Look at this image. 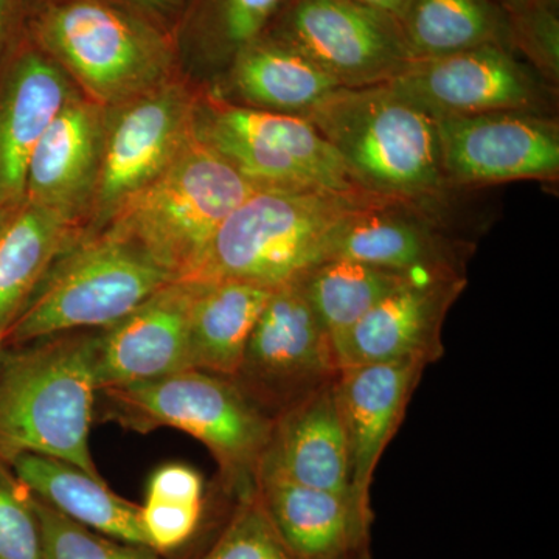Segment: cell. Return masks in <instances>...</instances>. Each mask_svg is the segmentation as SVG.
Returning <instances> with one entry per match:
<instances>
[{
  "instance_id": "f546056e",
  "label": "cell",
  "mask_w": 559,
  "mask_h": 559,
  "mask_svg": "<svg viewBox=\"0 0 559 559\" xmlns=\"http://www.w3.org/2000/svg\"><path fill=\"white\" fill-rule=\"evenodd\" d=\"M43 539L33 496L0 459V559H40Z\"/></svg>"
},
{
  "instance_id": "4dcf8cb0",
  "label": "cell",
  "mask_w": 559,
  "mask_h": 559,
  "mask_svg": "<svg viewBox=\"0 0 559 559\" xmlns=\"http://www.w3.org/2000/svg\"><path fill=\"white\" fill-rule=\"evenodd\" d=\"M558 5L549 0H532L516 11H510L513 43L527 51L536 69L550 81L559 73Z\"/></svg>"
},
{
  "instance_id": "83f0119b",
  "label": "cell",
  "mask_w": 559,
  "mask_h": 559,
  "mask_svg": "<svg viewBox=\"0 0 559 559\" xmlns=\"http://www.w3.org/2000/svg\"><path fill=\"white\" fill-rule=\"evenodd\" d=\"M33 500L43 539L40 559H165L148 546L110 538L70 521L35 496Z\"/></svg>"
},
{
  "instance_id": "3957f363",
  "label": "cell",
  "mask_w": 559,
  "mask_h": 559,
  "mask_svg": "<svg viewBox=\"0 0 559 559\" xmlns=\"http://www.w3.org/2000/svg\"><path fill=\"white\" fill-rule=\"evenodd\" d=\"M377 198L362 190H255L224 221L189 280L272 289L294 282L329 259L342 224Z\"/></svg>"
},
{
  "instance_id": "44dd1931",
  "label": "cell",
  "mask_w": 559,
  "mask_h": 559,
  "mask_svg": "<svg viewBox=\"0 0 559 559\" xmlns=\"http://www.w3.org/2000/svg\"><path fill=\"white\" fill-rule=\"evenodd\" d=\"M257 495L275 530L297 559H356L370 546L373 516L347 495L261 476Z\"/></svg>"
},
{
  "instance_id": "ab89813d",
  "label": "cell",
  "mask_w": 559,
  "mask_h": 559,
  "mask_svg": "<svg viewBox=\"0 0 559 559\" xmlns=\"http://www.w3.org/2000/svg\"><path fill=\"white\" fill-rule=\"evenodd\" d=\"M3 352H5V340H3V334H0V359H2Z\"/></svg>"
},
{
  "instance_id": "f35d334b",
  "label": "cell",
  "mask_w": 559,
  "mask_h": 559,
  "mask_svg": "<svg viewBox=\"0 0 559 559\" xmlns=\"http://www.w3.org/2000/svg\"><path fill=\"white\" fill-rule=\"evenodd\" d=\"M356 559H373V557H371L370 546H367L366 549H362Z\"/></svg>"
},
{
  "instance_id": "d6a6232c",
  "label": "cell",
  "mask_w": 559,
  "mask_h": 559,
  "mask_svg": "<svg viewBox=\"0 0 559 559\" xmlns=\"http://www.w3.org/2000/svg\"><path fill=\"white\" fill-rule=\"evenodd\" d=\"M283 0H218L215 39L219 53L231 58L253 40L282 5Z\"/></svg>"
},
{
  "instance_id": "52a82bcc",
  "label": "cell",
  "mask_w": 559,
  "mask_h": 559,
  "mask_svg": "<svg viewBox=\"0 0 559 559\" xmlns=\"http://www.w3.org/2000/svg\"><path fill=\"white\" fill-rule=\"evenodd\" d=\"M40 38L87 98L110 108L160 86L167 44L148 25L100 0H70L47 11Z\"/></svg>"
},
{
  "instance_id": "e575fe53",
  "label": "cell",
  "mask_w": 559,
  "mask_h": 559,
  "mask_svg": "<svg viewBox=\"0 0 559 559\" xmlns=\"http://www.w3.org/2000/svg\"><path fill=\"white\" fill-rule=\"evenodd\" d=\"M355 2L371 7L374 10L384 11V13L401 21L403 14L406 13L407 7H409L411 0H355Z\"/></svg>"
},
{
  "instance_id": "2e32d148",
  "label": "cell",
  "mask_w": 559,
  "mask_h": 559,
  "mask_svg": "<svg viewBox=\"0 0 559 559\" xmlns=\"http://www.w3.org/2000/svg\"><path fill=\"white\" fill-rule=\"evenodd\" d=\"M190 280H175L108 329L97 330L98 389L159 380L190 369Z\"/></svg>"
},
{
  "instance_id": "d590c367",
  "label": "cell",
  "mask_w": 559,
  "mask_h": 559,
  "mask_svg": "<svg viewBox=\"0 0 559 559\" xmlns=\"http://www.w3.org/2000/svg\"><path fill=\"white\" fill-rule=\"evenodd\" d=\"M10 11L11 0H0V47H2L7 31H9Z\"/></svg>"
},
{
  "instance_id": "9a60e30c",
  "label": "cell",
  "mask_w": 559,
  "mask_h": 559,
  "mask_svg": "<svg viewBox=\"0 0 559 559\" xmlns=\"http://www.w3.org/2000/svg\"><path fill=\"white\" fill-rule=\"evenodd\" d=\"M466 277L412 280L333 341L341 370L367 364L443 358L441 329Z\"/></svg>"
},
{
  "instance_id": "7402d4cb",
  "label": "cell",
  "mask_w": 559,
  "mask_h": 559,
  "mask_svg": "<svg viewBox=\"0 0 559 559\" xmlns=\"http://www.w3.org/2000/svg\"><path fill=\"white\" fill-rule=\"evenodd\" d=\"M9 463L31 495L62 516L110 538L148 546L142 507L114 492L103 477L91 476L64 460L28 452Z\"/></svg>"
},
{
  "instance_id": "74e56055",
  "label": "cell",
  "mask_w": 559,
  "mask_h": 559,
  "mask_svg": "<svg viewBox=\"0 0 559 559\" xmlns=\"http://www.w3.org/2000/svg\"><path fill=\"white\" fill-rule=\"evenodd\" d=\"M500 2L507 7V10H509L510 13V11L522 9V7L527 5V3L532 2V0H500Z\"/></svg>"
},
{
  "instance_id": "6da1fadb",
  "label": "cell",
  "mask_w": 559,
  "mask_h": 559,
  "mask_svg": "<svg viewBox=\"0 0 559 559\" xmlns=\"http://www.w3.org/2000/svg\"><path fill=\"white\" fill-rule=\"evenodd\" d=\"M97 330L7 347L0 359V459L39 454L102 477L90 436L97 414Z\"/></svg>"
},
{
  "instance_id": "4fadbf2b",
  "label": "cell",
  "mask_w": 559,
  "mask_h": 559,
  "mask_svg": "<svg viewBox=\"0 0 559 559\" xmlns=\"http://www.w3.org/2000/svg\"><path fill=\"white\" fill-rule=\"evenodd\" d=\"M436 120L450 187L558 178L559 128L546 114L498 110Z\"/></svg>"
},
{
  "instance_id": "30bf717a",
  "label": "cell",
  "mask_w": 559,
  "mask_h": 559,
  "mask_svg": "<svg viewBox=\"0 0 559 559\" xmlns=\"http://www.w3.org/2000/svg\"><path fill=\"white\" fill-rule=\"evenodd\" d=\"M333 341L299 280L272 290L231 380L272 418L337 380Z\"/></svg>"
},
{
  "instance_id": "ffe728a7",
  "label": "cell",
  "mask_w": 559,
  "mask_h": 559,
  "mask_svg": "<svg viewBox=\"0 0 559 559\" xmlns=\"http://www.w3.org/2000/svg\"><path fill=\"white\" fill-rule=\"evenodd\" d=\"M261 476L282 477L352 498L348 441L336 381L274 418L259 479Z\"/></svg>"
},
{
  "instance_id": "4316f807",
  "label": "cell",
  "mask_w": 559,
  "mask_h": 559,
  "mask_svg": "<svg viewBox=\"0 0 559 559\" xmlns=\"http://www.w3.org/2000/svg\"><path fill=\"white\" fill-rule=\"evenodd\" d=\"M299 280L307 300L331 341L352 329L393 290L417 277L347 259H330Z\"/></svg>"
},
{
  "instance_id": "5b68a950",
  "label": "cell",
  "mask_w": 559,
  "mask_h": 559,
  "mask_svg": "<svg viewBox=\"0 0 559 559\" xmlns=\"http://www.w3.org/2000/svg\"><path fill=\"white\" fill-rule=\"evenodd\" d=\"M255 190L194 132L170 167L103 230L138 246L176 280H189L224 221Z\"/></svg>"
},
{
  "instance_id": "603a6c76",
  "label": "cell",
  "mask_w": 559,
  "mask_h": 559,
  "mask_svg": "<svg viewBox=\"0 0 559 559\" xmlns=\"http://www.w3.org/2000/svg\"><path fill=\"white\" fill-rule=\"evenodd\" d=\"M190 369L234 378L272 288L241 280H190Z\"/></svg>"
},
{
  "instance_id": "cb8c5ba5",
  "label": "cell",
  "mask_w": 559,
  "mask_h": 559,
  "mask_svg": "<svg viewBox=\"0 0 559 559\" xmlns=\"http://www.w3.org/2000/svg\"><path fill=\"white\" fill-rule=\"evenodd\" d=\"M229 87L241 106L308 117L342 90L307 55L283 39L259 38L231 58Z\"/></svg>"
},
{
  "instance_id": "d4e9b609",
  "label": "cell",
  "mask_w": 559,
  "mask_h": 559,
  "mask_svg": "<svg viewBox=\"0 0 559 559\" xmlns=\"http://www.w3.org/2000/svg\"><path fill=\"white\" fill-rule=\"evenodd\" d=\"M79 226L24 202L0 221V334L20 318Z\"/></svg>"
},
{
  "instance_id": "f1b7e54d",
  "label": "cell",
  "mask_w": 559,
  "mask_h": 559,
  "mask_svg": "<svg viewBox=\"0 0 559 559\" xmlns=\"http://www.w3.org/2000/svg\"><path fill=\"white\" fill-rule=\"evenodd\" d=\"M201 559H297L280 538L259 495L235 499L229 520Z\"/></svg>"
},
{
  "instance_id": "8992f818",
  "label": "cell",
  "mask_w": 559,
  "mask_h": 559,
  "mask_svg": "<svg viewBox=\"0 0 559 559\" xmlns=\"http://www.w3.org/2000/svg\"><path fill=\"white\" fill-rule=\"evenodd\" d=\"M175 280L131 241L108 230L80 231L3 340L14 347L55 334L108 329Z\"/></svg>"
},
{
  "instance_id": "5bb4252c",
  "label": "cell",
  "mask_w": 559,
  "mask_h": 559,
  "mask_svg": "<svg viewBox=\"0 0 559 559\" xmlns=\"http://www.w3.org/2000/svg\"><path fill=\"white\" fill-rule=\"evenodd\" d=\"M439 201L377 198L337 230L329 259H347L417 278L465 277L468 242L432 212Z\"/></svg>"
},
{
  "instance_id": "ac0fdd59",
  "label": "cell",
  "mask_w": 559,
  "mask_h": 559,
  "mask_svg": "<svg viewBox=\"0 0 559 559\" xmlns=\"http://www.w3.org/2000/svg\"><path fill=\"white\" fill-rule=\"evenodd\" d=\"M425 362L367 364L345 367L336 380L337 404L347 433L352 499L373 516L370 488L374 469L406 415Z\"/></svg>"
},
{
  "instance_id": "484cf974",
  "label": "cell",
  "mask_w": 559,
  "mask_h": 559,
  "mask_svg": "<svg viewBox=\"0 0 559 559\" xmlns=\"http://www.w3.org/2000/svg\"><path fill=\"white\" fill-rule=\"evenodd\" d=\"M400 24L415 61L513 43L510 17L492 0H411Z\"/></svg>"
},
{
  "instance_id": "ba28073f",
  "label": "cell",
  "mask_w": 559,
  "mask_h": 559,
  "mask_svg": "<svg viewBox=\"0 0 559 559\" xmlns=\"http://www.w3.org/2000/svg\"><path fill=\"white\" fill-rule=\"evenodd\" d=\"M194 128L202 142L259 189L360 190L307 117L210 100L198 105Z\"/></svg>"
},
{
  "instance_id": "7c38bea8",
  "label": "cell",
  "mask_w": 559,
  "mask_h": 559,
  "mask_svg": "<svg viewBox=\"0 0 559 559\" xmlns=\"http://www.w3.org/2000/svg\"><path fill=\"white\" fill-rule=\"evenodd\" d=\"M388 84L433 119L498 110L546 114L551 105L546 76L507 46L414 61Z\"/></svg>"
},
{
  "instance_id": "d6986e66",
  "label": "cell",
  "mask_w": 559,
  "mask_h": 559,
  "mask_svg": "<svg viewBox=\"0 0 559 559\" xmlns=\"http://www.w3.org/2000/svg\"><path fill=\"white\" fill-rule=\"evenodd\" d=\"M75 95L64 69L36 51L21 55L0 81V213L24 204L33 151Z\"/></svg>"
},
{
  "instance_id": "60d3db41",
  "label": "cell",
  "mask_w": 559,
  "mask_h": 559,
  "mask_svg": "<svg viewBox=\"0 0 559 559\" xmlns=\"http://www.w3.org/2000/svg\"><path fill=\"white\" fill-rule=\"evenodd\" d=\"M3 215H5V213H0V221H2Z\"/></svg>"
},
{
  "instance_id": "1f68e13d",
  "label": "cell",
  "mask_w": 559,
  "mask_h": 559,
  "mask_svg": "<svg viewBox=\"0 0 559 559\" xmlns=\"http://www.w3.org/2000/svg\"><path fill=\"white\" fill-rule=\"evenodd\" d=\"M140 507L148 546L164 557L190 543L201 527L205 510L204 502H168L159 499H146Z\"/></svg>"
},
{
  "instance_id": "8d00e7d4",
  "label": "cell",
  "mask_w": 559,
  "mask_h": 559,
  "mask_svg": "<svg viewBox=\"0 0 559 559\" xmlns=\"http://www.w3.org/2000/svg\"><path fill=\"white\" fill-rule=\"evenodd\" d=\"M139 5L148 7V9L164 10L170 5L173 0H134Z\"/></svg>"
},
{
  "instance_id": "277c9868",
  "label": "cell",
  "mask_w": 559,
  "mask_h": 559,
  "mask_svg": "<svg viewBox=\"0 0 559 559\" xmlns=\"http://www.w3.org/2000/svg\"><path fill=\"white\" fill-rule=\"evenodd\" d=\"M308 120L360 190L401 201H440L448 189L437 120L389 84L342 87Z\"/></svg>"
},
{
  "instance_id": "e0dca14e",
  "label": "cell",
  "mask_w": 559,
  "mask_h": 559,
  "mask_svg": "<svg viewBox=\"0 0 559 559\" xmlns=\"http://www.w3.org/2000/svg\"><path fill=\"white\" fill-rule=\"evenodd\" d=\"M106 108L72 98L57 114L28 162L25 202L79 226L87 218L100 175Z\"/></svg>"
},
{
  "instance_id": "9c48e42d",
  "label": "cell",
  "mask_w": 559,
  "mask_h": 559,
  "mask_svg": "<svg viewBox=\"0 0 559 559\" xmlns=\"http://www.w3.org/2000/svg\"><path fill=\"white\" fill-rule=\"evenodd\" d=\"M197 109L186 87L167 81L106 108L100 175L86 231L105 229L124 202L170 167L197 132Z\"/></svg>"
},
{
  "instance_id": "8fae6325",
  "label": "cell",
  "mask_w": 559,
  "mask_h": 559,
  "mask_svg": "<svg viewBox=\"0 0 559 559\" xmlns=\"http://www.w3.org/2000/svg\"><path fill=\"white\" fill-rule=\"evenodd\" d=\"M280 39L347 90L388 84L415 61L400 21L355 0H296Z\"/></svg>"
},
{
  "instance_id": "7a4b0ae2",
  "label": "cell",
  "mask_w": 559,
  "mask_h": 559,
  "mask_svg": "<svg viewBox=\"0 0 559 559\" xmlns=\"http://www.w3.org/2000/svg\"><path fill=\"white\" fill-rule=\"evenodd\" d=\"M98 399L105 418L124 429L148 433L171 428L200 440L218 463L223 487L234 500L257 491L274 418L230 378L187 369L159 380L102 389Z\"/></svg>"
},
{
  "instance_id": "836d02e7",
  "label": "cell",
  "mask_w": 559,
  "mask_h": 559,
  "mask_svg": "<svg viewBox=\"0 0 559 559\" xmlns=\"http://www.w3.org/2000/svg\"><path fill=\"white\" fill-rule=\"evenodd\" d=\"M146 499L183 503L204 502V480L201 474L189 465L167 463L151 474Z\"/></svg>"
}]
</instances>
